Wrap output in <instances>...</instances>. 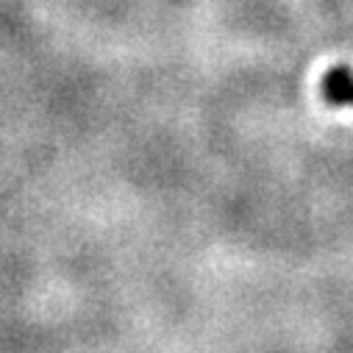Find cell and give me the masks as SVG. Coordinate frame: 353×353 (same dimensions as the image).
<instances>
[{
	"instance_id": "1",
	"label": "cell",
	"mask_w": 353,
	"mask_h": 353,
	"mask_svg": "<svg viewBox=\"0 0 353 353\" xmlns=\"http://www.w3.org/2000/svg\"><path fill=\"white\" fill-rule=\"evenodd\" d=\"M323 101L331 106H353V70L331 67L323 78Z\"/></svg>"
}]
</instances>
